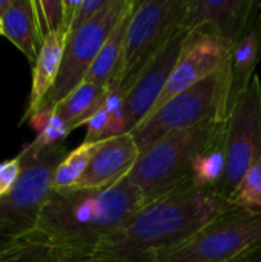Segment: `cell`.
Returning <instances> with one entry per match:
<instances>
[{
    "instance_id": "obj_11",
    "label": "cell",
    "mask_w": 261,
    "mask_h": 262,
    "mask_svg": "<svg viewBox=\"0 0 261 262\" xmlns=\"http://www.w3.org/2000/svg\"><path fill=\"white\" fill-rule=\"evenodd\" d=\"M189 31L183 26L172 35L166 48L138 78L135 86L126 94L123 103L125 132L131 134L154 109L157 104L171 74L182 52L183 43Z\"/></svg>"
},
{
    "instance_id": "obj_13",
    "label": "cell",
    "mask_w": 261,
    "mask_h": 262,
    "mask_svg": "<svg viewBox=\"0 0 261 262\" xmlns=\"http://www.w3.org/2000/svg\"><path fill=\"white\" fill-rule=\"evenodd\" d=\"M140 158L131 134L103 140L74 189H106L123 181Z\"/></svg>"
},
{
    "instance_id": "obj_19",
    "label": "cell",
    "mask_w": 261,
    "mask_h": 262,
    "mask_svg": "<svg viewBox=\"0 0 261 262\" xmlns=\"http://www.w3.org/2000/svg\"><path fill=\"white\" fill-rule=\"evenodd\" d=\"M226 127L195 157L192 166V184L202 189H212L220 193L226 173Z\"/></svg>"
},
{
    "instance_id": "obj_6",
    "label": "cell",
    "mask_w": 261,
    "mask_h": 262,
    "mask_svg": "<svg viewBox=\"0 0 261 262\" xmlns=\"http://www.w3.org/2000/svg\"><path fill=\"white\" fill-rule=\"evenodd\" d=\"M185 11L186 0H137L126 29L122 71L109 89L126 97L182 28Z\"/></svg>"
},
{
    "instance_id": "obj_20",
    "label": "cell",
    "mask_w": 261,
    "mask_h": 262,
    "mask_svg": "<svg viewBox=\"0 0 261 262\" xmlns=\"http://www.w3.org/2000/svg\"><path fill=\"white\" fill-rule=\"evenodd\" d=\"M102 141L98 143H82L74 150L68 152L65 160L58 164L54 177V190L74 189L86 172L92 157L98 150Z\"/></svg>"
},
{
    "instance_id": "obj_14",
    "label": "cell",
    "mask_w": 261,
    "mask_h": 262,
    "mask_svg": "<svg viewBox=\"0 0 261 262\" xmlns=\"http://www.w3.org/2000/svg\"><path fill=\"white\" fill-rule=\"evenodd\" d=\"M261 61V3L258 2L246 31L229 54V98L228 115L248 91L252 78L257 75Z\"/></svg>"
},
{
    "instance_id": "obj_3",
    "label": "cell",
    "mask_w": 261,
    "mask_h": 262,
    "mask_svg": "<svg viewBox=\"0 0 261 262\" xmlns=\"http://www.w3.org/2000/svg\"><path fill=\"white\" fill-rule=\"evenodd\" d=\"M226 127L225 121H208L172 132L143 152L126 177L138 190L143 206L192 183L195 157Z\"/></svg>"
},
{
    "instance_id": "obj_7",
    "label": "cell",
    "mask_w": 261,
    "mask_h": 262,
    "mask_svg": "<svg viewBox=\"0 0 261 262\" xmlns=\"http://www.w3.org/2000/svg\"><path fill=\"white\" fill-rule=\"evenodd\" d=\"M261 247V213L232 207L155 262H228Z\"/></svg>"
},
{
    "instance_id": "obj_28",
    "label": "cell",
    "mask_w": 261,
    "mask_h": 262,
    "mask_svg": "<svg viewBox=\"0 0 261 262\" xmlns=\"http://www.w3.org/2000/svg\"><path fill=\"white\" fill-rule=\"evenodd\" d=\"M0 35H3V28H2V2H0Z\"/></svg>"
},
{
    "instance_id": "obj_17",
    "label": "cell",
    "mask_w": 261,
    "mask_h": 262,
    "mask_svg": "<svg viewBox=\"0 0 261 262\" xmlns=\"http://www.w3.org/2000/svg\"><path fill=\"white\" fill-rule=\"evenodd\" d=\"M137 6V0L132 2L128 12L123 15V18L118 21L106 43L103 45L102 51L98 52L95 61L92 63L91 69L88 71V75L85 81L94 83L103 88H111L122 71L123 55H125V38H126V29L129 25V20L134 14V9Z\"/></svg>"
},
{
    "instance_id": "obj_21",
    "label": "cell",
    "mask_w": 261,
    "mask_h": 262,
    "mask_svg": "<svg viewBox=\"0 0 261 262\" xmlns=\"http://www.w3.org/2000/svg\"><path fill=\"white\" fill-rule=\"evenodd\" d=\"M0 262H62V256L40 243L0 239Z\"/></svg>"
},
{
    "instance_id": "obj_9",
    "label": "cell",
    "mask_w": 261,
    "mask_h": 262,
    "mask_svg": "<svg viewBox=\"0 0 261 262\" xmlns=\"http://www.w3.org/2000/svg\"><path fill=\"white\" fill-rule=\"evenodd\" d=\"M226 173L220 193L231 200L248 169L261 158V80L255 75L226 120Z\"/></svg>"
},
{
    "instance_id": "obj_4",
    "label": "cell",
    "mask_w": 261,
    "mask_h": 262,
    "mask_svg": "<svg viewBox=\"0 0 261 262\" xmlns=\"http://www.w3.org/2000/svg\"><path fill=\"white\" fill-rule=\"evenodd\" d=\"M229 60L215 74L175 95L149 114L132 132L140 155L163 137L200 126L208 121L228 120Z\"/></svg>"
},
{
    "instance_id": "obj_15",
    "label": "cell",
    "mask_w": 261,
    "mask_h": 262,
    "mask_svg": "<svg viewBox=\"0 0 261 262\" xmlns=\"http://www.w3.org/2000/svg\"><path fill=\"white\" fill-rule=\"evenodd\" d=\"M0 2L3 35L34 64L43 43L34 0Z\"/></svg>"
},
{
    "instance_id": "obj_26",
    "label": "cell",
    "mask_w": 261,
    "mask_h": 262,
    "mask_svg": "<svg viewBox=\"0 0 261 262\" xmlns=\"http://www.w3.org/2000/svg\"><path fill=\"white\" fill-rule=\"evenodd\" d=\"M22 169L23 166L18 155L12 160L0 163V200L11 192L22 173Z\"/></svg>"
},
{
    "instance_id": "obj_24",
    "label": "cell",
    "mask_w": 261,
    "mask_h": 262,
    "mask_svg": "<svg viewBox=\"0 0 261 262\" xmlns=\"http://www.w3.org/2000/svg\"><path fill=\"white\" fill-rule=\"evenodd\" d=\"M114 0H80L78 6L75 8V12L72 15V21L69 26V34L78 31L89 21H92L98 14H102L106 8L111 6Z\"/></svg>"
},
{
    "instance_id": "obj_1",
    "label": "cell",
    "mask_w": 261,
    "mask_h": 262,
    "mask_svg": "<svg viewBox=\"0 0 261 262\" xmlns=\"http://www.w3.org/2000/svg\"><path fill=\"white\" fill-rule=\"evenodd\" d=\"M234 204L192 183L143 206L120 230L103 239L92 262H155Z\"/></svg>"
},
{
    "instance_id": "obj_27",
    "label": "cell",
    "mask_w": 261,
    "mask_h": 262,
    "mask_svg": "<svg viewBox=\"0 0 261 262\" xmlns=\"http://www.w3.org/2000/svg\"><path fill=\"white\" fill-rule=\"evenodd\" d=\"M228 262H261V247H257L251 252H246L242 256H237L235 259Z\"/></svg>"
},
{
    "instance_id": "obj_2",
    "label": "cell",
    "mask_w": 261,
    "mask_h": 262,
    "mask_svg": "<svg viewBox=\"0 0 261 262\" xmlns=\"http://www.w3.org/2000/svg\"><path fill=\"white\" fill-rule=\"evenodd\" d=\"M142 207L138 190L126 178L106 189L52 190L23 241L49 246L65 256L88 258Z\"/></svg>"
},
{
    "instance_id": "obj_23",
    "label": "cell",
    "mask_w": 261,
    "mask_h": 262,
    "mask_svg": "<svg viewBox=\"0 0 261 262\" xmlns=\"http://www.w3.org/2000/svg\"><path fill=\"white\" fill-rule=\"evenodd\" d=\"M31 123L38 127L37 138L29 144L34 150H42L51 146H58L72 132L69 126L54 112L38 115L32 118Z\"/></svg>"
},
{
    "instance_id": "obj_12",
    "label": "cell",
    "mask_w": 261,
    "mask_h": 262,
    "mask_svg": "<svg viewBox=\"0 0 261 262\" xmlns=\"http://www.w3.org/2000/svg\"><path fill=\"white\" fill-rule=\"evenodd\" d=\"M257 0H186L182 26L188 31L205 28L215 34L229 54L248 28Z\"/></svg>"
},
{
    "instance_id": "obj_10",
    "label": "cell",
    "mask_w": 261,
    "mask_h": 262,
    "mask_svg": "<svg viewBox=\"0 0 261 262\" xmlns=\"http://www.w3.org/2000/svg\"><path fill=\"white\" fill-rule=\"evenodd\" d=\"M228 60L229 49L215 34L205 28L189 31L172 74L152 112L172 100L175 95L215 74L228 63Z\"/></svg>"
},
{
    "instance_id": "obj_5",
    "label": "cell",
    "mask_w": 261,
    "mask_h": 262,
    "mask_svg": "<svg viewBox=\"0 0 261 262\" xmlns=\"http://www.w3.org/2000/svg\"><path fill=\"white\" fill-rule=\"evenodd\" d=\"M68 150L63 144L20 152L22 173L11 192L0 200V239L23 241L35 227L52 190L58 164Z\"/></svg>"
},
{
    "instance_id": "obj_16",
    "label": "cell",
    "mask_w": 261,
    "mask_h": 262,
    "mask_svg": "<svg viewBox=\"0 0 261 262\" xmlns=\"http://www.w3.org/2000/svg\"><path fill=\"white\" fill-rule=\"evenodd\" d=\"M66 38H68V34L65 31L49 34L43 38L38 57L34 63L29 101H28L25 117L22 118V123H25L26 120H31L35 115L37 109L40 107V104L43 103V100L52 89L57 80L58 71H60Z\"/></svg>"
},
{
    "instance_id": "obj_18",
    "label": "cell",
    "mask_w": 261,
    "mask_h": 262,
    "mask_svg": "<svg viewBox=\"0 0 261 262\" xmlns=\"http://www.w3.org/2000/svg\"><path fill=\"white\" fill-rule=\"evenodd\" d=\"M108 88L83 81L68 97H65L51 112L57 114L71 130L83 126L102 107Z\"/></svg>"
},
{
    "instance_id": "obj_25",
    "label": "cell",
    "mask_w": 261,
    "mask_h": 262,
    "mask_svg": "<svg viewBox=\"0 0 261 262\" xmlns=\"http://www.w3.org/2000/svg\"><path fill=\"white\" fill-rule=\"evenodd\" d=\"M109 126H111V114L103 101L102 107L86 123V137L83 143H98L106 140Z\"/></svg>"
},
{
    "instance_id": "obj_22",
    "label": "cell",
    "mask_w": 261,
    "mask_h": 262,
    "mask_svg": "<svg viewBox=\"0 0 261 262\" xmlns=\"http://www.w3.org/2000/svg\"><path fill=\"white\" fill-rule=\"evenodd\" d=\"M229 201L238 209L261 213V158L243 175Z\"/></svg>"
},
{
    "instance_id": "obj_8",
    "label": "cell",
    "mask_w": 261,
    "mask_h": 262,
    "mask_svg": "<svg viewBox=\"0 0 261 262\" xmlns=\"http://www.w3.org/2000/svg\"><path fill=\"white\" fill-rule=\"evenodd\" d=\"M132 2L134 0H114L111 6L92 21L68 35L57 80L32 118L51 112L65 97L85 81L98 52L118 21L128 12Z\"/></svg>"
}]
</instances>
